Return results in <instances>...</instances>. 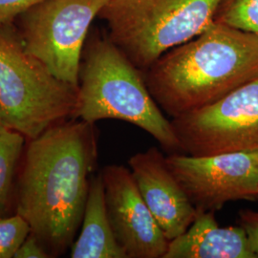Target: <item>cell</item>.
<instances>
[{"label": "cell", "mask_w": 258, "mask_h": 258, "mask_svg": "<svg viewBox=\"0 0 258 258\" xmlns=\"http://www.w3.org/2000/svg\"><path fill=\"white\" fill-rule=\"evenodd\" d=\"M16 195V211L51 256L72 246L97 162L94 124L71 119L29 140Z\"/></svg>", "instance_id": "1"}, {"label": "cell", "mask_w": 258, "mask_h": 258, "mask_svg": "<svg viewBox=\"0 0 258 258\" xmlns=\"http://www.w3.org/2000/svg\"><path fill=\"white\" fill-rule=\"evenodd\" d=\"M170 120L218 102L258 77V37L213 21L142 72Z\"/></svg>", "instance_id": "2"}, {"label": "cell", "mask_w": 258, "mask_h": 258, "mask_svg": "<svg viewBox=\"0 0 258 258\" xmlns=\"http://www.w3.org/2000/svg\"><path fill=\"white\" fill-rule=\"evenodd\" d=\"M76 119L91 124L123 120L146 131L166 151L181 152L171 120L154 101L142 71L108 37H94L84 45Z\"/></svg>", "instance_id": "3"}, {"label": "cell", "mask_w": 258, "mask_h": 258, "mask_svg": "<svg viewBox=\"0 0 258 258\" xmlns=\"http://www.w3.org/2000/svg\"><path fill=\"white\" fill-rule=\"evenodd\" d=\"M78 92L28 53L14 23L0 26V110L10 130L32 140L76 119Z\"/></svg>", "instance_id": "4"}, {"label": "cell", "mask_w": 258, "mask_h": 258, "mask_svg": "<svg viewBox=\"0 0 258 258\" xmlns=\"http://www.w3.org/2000/svg\"><path fill=\"white\" fill-rule=\"evenodd\" d=\"M222 0H108L99 14L107 37L145 72L209 27Z\"/></svg>", "instance_id": "5"}, {"label": "cell", "mask_w": 258, "mask_h": 258, "mask_svg": "<svg viewBox=\"0 0 258 258\" xmlns=\"http://www.w3.org/2000/svg\"><path fill=\"white\" fill-rule=\"evenodd\" d=\"M108 0H43L14 22L22 44L51 73L79 86L83 49L91 23Z\"/></svg>", "instance_id": "6"}, {"label": "cell", "mask_w": 258, "mask_h": 258, "mask_svg": "<svg viewBox=\"0 0 258 258\" xmlns=\"http://www.w3.org/2000/svg\"><path fill=\"white\" fill-rule=\"evenodd\" d=\"M181 153L258 151V77L218 102L171 119Z\"/></svg>", "instance_id": "7"}, {"label": "cell", "mask_w": 258, "mask_h": 258, "mask_svg": "<svg viewBox=\"0 0 258 258\" xmlns=\"http://www.w3.org/2000/svg\"><path fill=\"white\" fill-rule=\"evenodd\" d=\"M166 160L197 211L215 212L233 201H257L258 151L211 156L175 152Z\"/></svg>", "instance_id": "8"}, {"label": "cell", "mask_w": 258, "mask_h": 258, "mask_svg": "<svg viewBox=\"0 0 258 258\" xmlns=\"http://www.w3.org/2000/svg\"><path fill=\"white\" fill-rule=\"evenodd\" d=\"M101 173L111 227L127 258H165L169 240L144 201L130 169L110 165Z\"/></svg>", "instance_id": "9"}, {"label": "cell", "mask_w": 258, "mask_h": 258, "mask_svg": "<svg viewBox=\"0 0 258 258\" xmlns=\"http://www.w3.org/2000/svg\"><path fill=\"white\" fill-rule=\"evenodd\" d=\"M129 169L139 191L158 225L171 241L194 223L198 211L166 164V156L156 148L130 157Z\"/></svg>", "instance_id": "10"}, {"label": "cell", "mask_w": 258, "mask_h": 258, "mask_svg": "<svg viewBox=\"0 0 258 258\" xmlns=\"http://www.w3.org/2000/svg\"><path fill=\"white\" fill-rule=\"evenodd\" d=\"M165 258H256L241 226L220 227L214 212L198 211L183 234L169 241Z\"/></svg>", "instance_id": "11"}, {"label": "cell", "mask_w": 258, "mask_h": 258, "mask_svg": "<svg viewBox=\"0 0 258 258\" xmlns=\"http://www.w3.org/2000/svg\"><path fill=\"white\" fill-rule=\"evenodd\" d=\"M81 228L71 246V257L127 258L111 227L101 172L91 178Z\"/></svg>", "instance_id": "12"}, {"label": "cell", "mask_w": 258, "mask_h": 258, "mask_svg": "<svg viewBox=\"0 0 258 258\" xmlns=\"http://www.w3.org/2000/svg\"><path fill=\"white\" fill-rule=\"evenodd\" d=\"M26 138L13 130L0 134V218L9 211L15 175Z\"/></svg>", "instance_id": "13"}, {"label": "cell", "mask_w": 258, "mask_h": 258, "mask_svg": "<svg viewBox=\"0 0 258 258\" xmlns=\"http://www.w3.org/2000/svg\"><path fill=\"white\" fill-rule=\"evenodd\" d=\"M215 21L258 37V0H222Z\"/></svg>", "instance_id": "14"}, {"label": "cell", "mask_w": 258, "mask_h": 258, "mask_svg": "<svg viewBox=\"0 0 258 258\" xmlns=\"http://www.w3.org/2000/svg\"><path fill=\"white\" fill-rule=\"evenodd\" d=\"M31 233V227L21 215L16 213L0 218V258L15 256L20 245Z\"/></svg>", "instance_id": "15"}, {"label": "cell", "mask_w": 258, "mask_h": 258, "mask_svg": "<svg viewBox=\"0 0 258 258\" xmlns=\"http://www.w3.org/2000/svg\"><path fill=\"white\" fill-rule=\"evenodd\" d=\"M43 0H0V26L13 24L19 16Z\"/></svg>", "instance_id": "16"}, {"label": "cell", "mask_w": 258, "mask_h": 258, "mask_svg": "<svg viewBox=\"0 0 258 258\" xmlns=\"http://www.w3.org/2000/svg\"><path fill=\"white\" fill-rule=\"evenodd\" d=\"M238 224L246 232L250 249L258 258V212L241 210L238 212Z\"/></svg>", "instance_id": "17"}, {"label": "cell", "mask_w": 258, "mask_h": 258, "mask_svg": "<svg viewBox=\"0 0 258 258\" xmlns=\"http://www.w3.org/2000/svg\"><path fill=\"white\" fill-rule=\"evenodd\" d=\"M15 258H48L52 257L45 247L32 232L24 240L17 250Z\"/></svg>", "instance_id": "18"}, {"label": "cell", "mask_w": 258, "mask_h": 258, "mask_svg": "<svg viewBox=\"0 0 258 258\" xmlns=\"http://www.w3.org/2000/svg\"><path fill=\"white\" fill-rule=\"evenodd\" d=\"M7 130H10V129L7 127L6 122H5V120L3 119L2 112L0 110V134L3 133V132H5V131H7Z\"/></svg>", "instance_id": "19"}, {"label": "cell", "mask_w": 258, "mask_h": 258, "mask_svg": "<svg viewBox=\"0 0 258 258\" xmlns=\"http://www.w3.org/2000/svg\"><path fill=\"white\" fill-rule=\"evenodd\" d=\"M257 201H258V198H257Z\"/></svg>", "instance_id": "20"}]
</instances>
